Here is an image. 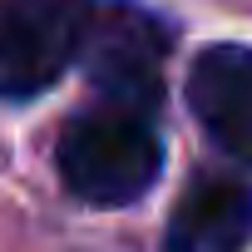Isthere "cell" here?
<instances>
[{
  "label": "cell",
  "mask_w": 252,
  "mask_h": 252,
  "mask_svg": "<svg viewBox=\"0 0 252 252\" xmlns=\"http://www.w3.org/2000/svg\"><path fill=\"white\" fill-rule=\"evenodd\" d=\"M94 0H0V99L45 94L89 45Z\"/></svg>",
  "instance_id": "7a4b0ae2"
},
{
  "label": "cell",
  "mask_w": 252,
  "mask_h": 252,
  "mask_svg": "<svg viewBox=\"0 0 252 252\" xmlns=\"http://www.w3.org/2000/svg\"><path fill=\"white\" fill-rule=\"evenodd\" d=\"M168 25L139 5H114L94 30H89V79L119 99L154 109L163 89V64H168Z\"/></svg>",
  "instance_id": "3957f363"
},
{
  "label": "cell",
  "mask_w": 252,
  "mask_h": 252,
  "mask_svg": "<svg viewBox=\"0 0 252 252\" xmlns=\"http://www.w3.org/2000/svg\"><path fill=\"white\" fill-rule=\"evenodd\" d=\"M252 242V183L237 173H198L168 213L163 252H242Z\"/></svg>",
  "instance_id": "5b68a950"
},
{
  "label": "cell",
  "mask_w": 252,
  "mask_h": 252,
  "mask_svg": "<svg viewBox=\"0 0 252 252\" xmlns=\"http://www.w3.org/2000/svg\"><path fill=\"white\" fill-rule=\"evenodd\" d=\"M188 109L203 134L237 163H252V50L208 45L188 69Z\"/></svg>",
  "instance_id": "277c9868"
},
{
  "label": "cell",
  "mask_w": 252,
  "mask_h": 252,
  "mask_svg": "<svg viewBox=\"0 0 252 252\" xmlns=\"http://www.w3.org/2000/svg\"><path fill=\"white\" fill-rule=\"evenodd\" d=\"M55 163L74 198L94 208H129L158 183L163 144L149 124V109L104 99L64 124Z\"/></svg>",
  "instance_id": "6da1fadb"
}]
</instances>
